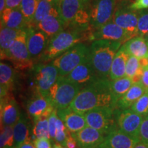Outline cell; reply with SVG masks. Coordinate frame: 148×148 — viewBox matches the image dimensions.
<instances>
[{
  "label": "cell",
  "mask_w": 148,
  "mask_h": 148,
  "mask_svg": "<svg viewBox=\"0 0 148 148\" xmlns=\"http://www.w3.org/2000/svg\"><path fill=\"white\" fill-rule=\"evenodd\" d=\"M116 103L117 100L111 88L110 79L99 78L83 87L69 107L84 114L88 111L100 107L116 109Z\"/></svg>",
  "instance_id": "obj_1"
},
{
  "label": "cell",
  "mask_w": 148,
  "mask_h": 148,
  "mask_svg": "<svg viewBox=\"0 0 148 148\" xmlns=\"http://www.w3.org/2000/svg\"><path fill=\"white\" fill-rule=\"evenodd\" d=\"M92 31H81L66 28L50 39L47 49L38 62L49 63L77 44L91 40Z\"/></svg>",
  "instance_id": "obj_2"
},
{
  "label": "cell",
  "mask_w": 148,
  "mask_h": 148,
  "mask_svg": "<svg viewBox=\"0 0 148 148\" xmlns=\"http://www.w3.org/2000/svg\"><path fill=\"white\" fill-rule=\"evenodd\" d=\"M123 44L110 40H93L89 47V59L99 78L108 79L112 61Z\"/></svg>",
  "instance_id": "obj_3"
},
{
  "label": "cell",
  "mask_w": 148,
  "mask_h": 148,
  "mask_svg": "<svg viewBox=\"0 0 148 148\" xmlns=\"http://www.w3.org/2000/svg\"><path fill=\"white\" fill-rule=\"evenodd\" d=\"M82 88V86L65 77L59 76L49 90L48 98L56 110L64 109L69 107Z\"/></svg>",
  "instance_id": "obj_4"
},
{
  "label": "cell",
  "mask_w": 148,
  "mask_h": 148,
  "mask_svg": "<svg viewBox=\"0 0 148 148\" xmlns=\"http://www.w3.org/2000/svg\"><path fill=\"white\" fill-rule=\"evenodd\" d=\"M27 28L22 29L11 46L4 60L10 61L15 69L20 71L32 69L34 62L29 55L27 45Z\"/></svg>",
  "instance_id": "obj_5"
},
{
  "label": "cell",
  "mask_w": 148,
  "mask_h": 148,
  "mask_svg": "<svg viewBox=\"0 0 148 148\" xmlns=\"http://www.w3.org/2000/svg\"><path fill=\"white\" fill-rule=\"evenodd\" d=\"M31 70L36 94L48 97L49 90L59 77L58 69L51 62H38Z\"/></svg>",
  "instance_id": "obj_6"
},
{
  "label": "cell",
  "mask_w": 148,
  "mask_h": 148,
  "mask_svg": "<svg viewBox=\"0 0 148 148\" xmlns=\"http://www.w3.org/2000/svg\"><path fill=\"white\" fill-rule=\"evenodd\" d=\"M88 54L89 47L82 42L71 47L50 62L58 69L59 76L65 77L82 63Z\"/></svg>",
  "instance_id": "obj_7"
},
{
  "label": "cell",
  "mask_w": 148,
  "mask_h": 148,
  "mask_svg": "<svg viewBox=\"0 0 148 148\" xmlns=\"http://www.w3.org/2000/svg\"><path fill=\"white\" fill-rule=\"evenodd\" d=\"M116 5V0H90L88 11L92 31L112 21Z\"/></svg>",
  "instance_id": "obj_8"
},
{
  "label": "cell",
  "mask_w": 148,
  "mask_h": 148,
  "mask_svg": "<svg viewBox=\"0 0 148 148\" xmlns=\"http://www.w3.org/2000/svg\"><path fill=\"white\" fill-rule=\"evenodd\" d=\"M115 109L108 107L94 108L84 114L87 126L91 127L108 135L118 128L114 118Z\"/></svg>",
  "instance_id": "obj_9"
},
{
  "label": "cell",
  "mask_w": 148,
  "mask_h": 148,
  "mask_svg": "<svg viewBox=\"0 0 148 148\" xmlns=\"http://www.w3.org/2000/svg\"><path fill=\"white\" fill-rule=\"evenodd\" d=\"M143 117L130 108L114 110V118L118 128L136 138H139V130Z\"/></svg>",
  "instance_id": "obj_10"
},
{
  "label": "cell",
  "mask_w": 148,
  "mask_h": 148,
  "mask_svg": "<svg viewBox=\"0 0 148 148\" xmlns=\"http://www.w3.org/2000/svg\"><path fill=\"white\" fill-rule=\"evenodd\" d=\"M138 11L132 10L130 4L116 5L112 21L134 37L138 36Z\"/></svg>",
  "instance_id": "obj_11"
},
{
  "label": "cell",
  "mask_w": 148,
  "mask_h": 148,
  "mask_svg": "<svg viewBox=\"0 0 148 148\" xmlns=\"http://www.w3.org/2000/svg\"><path fill=\"white\" fill-rule=\"evenodd\" d=\"M132 38L134 36L132 34L119 26L112 20L99 28L92 30L91 33V40H110L121 42L123 45Z\"/></svg>",
  "instance_id": "obj_12"
},
{
  "label": "cell",
  "mask_w": 148,
  "mask_h": 148,
  "mask_svg": "<svg viewBox=\"0 0 148 148\" xmlns=\"http://www.w3.org/2000/svg\"><path fill=\"white\" fill-rule=\"evenodd\" d=\"M50 38L42 31L34 27H29L27 31V45L31 58L38 62L47 49Z\"/></svg>",
  "instance_id": "obj_13"
},
{
  "label": "cell",
  "mask_w": 148,
  "mask_h": 148,
  "mask_svg": "<svg viewBox=\"0 0 148 148\" xmlns=\"http://www.w3.org/2000/svg\"><path fill=\"white\" fill-rule=\"evenodd\" d=\"M65 77L71 82L76 83L82 88L91 84L99 78L96 74L89 59V54L80 64L66 75Z\"/></svg>",
  "instance_id": "obj_14"
},
{
  "label": "cell",
  "mask_w": 148,
  "mask_h": 148,
  "mask_svg": "<svg viewBox=\"0 0 148 148\" xmlns=\"http://www.w3.org/2000/svg\"><path fill=\"white\" fill-rule=\"evenodd\" d=\"M79 148H95L99 147L107 136L101 131L86 126L79 132L72 134Z\"/></svg>",
  "instance_id": "obj_15"
},
{
  "label": "cell",
  "mask_w": 148,
  "mask_h": 148,
  "mask_svg": "<svg viewBox=\"0 0 148 148\" xmlns=\"http://www.w3.org/2000/svg\"><path fill=\"white\" fill-rule=\"evenodd\" d=\"M21 113L18 103L10 93L1 98V125L14 126Z\"/></svg>",
  "instance_id": "obj_16"
},
{
  "label": "cell",
  "mask_w": 148,
  "mask_h": 148,
  "mask_svg": "<svg viewBox=\"0 0 148 148\" xmlns=\"http://www.w3.org/2000/svg\"><path fill=\"white\" fill-rule=\"evenodd\" d=\"M139 140V138L130 136L119 128H116L107 135L99 147L101 148H134Z\"/></svg>",
  "instance_id": "obj_17"
},
{
  "label": "cell",
  "mask_w": 148,
  "mask_h": 148,
  "mask_svg": "<svg viewBox=\"0 0 148 148\" xmlns=\"http://www.w3.org/2000/svg\"><path fill=\"white\" fill-rule=\"evenodd\" d=\"M57 114L68 131L72 134H75L87 126L84 114L73 110L70 107L57 110Z\"/></svg>",
  "instance_id": "obj_18"
},
{
  "label": "cell",
  "mask_w": 148,
  "mask_h": 148,
  "mask_svg": "<svg viewBox=\"0 0 148 148\" xmlns=\"http://www.w3.org/2000/svg\"><path fill=\"white\" fill-rule=\"evenodd\" d=\"M84 0H60L59 12L65 29L72 23L79 12L88 5Z\"/></svg>",
  "instance_id": "obj_19"
},
{
  "label": "cell",
  "mask_w": 148,
  "mask_h": 148,
  "mask_svg": "<svg viewBox=\"0 0 148 148\" xmlns=\"http://www.w3.org/2000/svg\"><path fill=\"white\" fill-rule=\"evenodd\" d=\"M26 109L29 116L34 119L41 116L49 117L55 108L51 105L49 98L36 94L28 101Z\"/></svg>",
  "instance_id": "obj_20"
},
{
  "label": "cell",
  "mask_w": 148,
  "mask_h": 148,
  "mask_svg": "<svg viewBox=\"0 0 148 148\" xmlns=\"http://www.w3.org/2000/svg\"><path fill=\"white\" fill-rule=\"evenodd\" d=\"M0 17L1 25L3 26L16 29H23L29 27L19 7L14 8H5Z\"/></svg>",
  "instance_id": "obj_21"
},
{
  "label": "cell",
  "mask_w": 148,
  "mask_h": 148,
  "mask_svg": "<svg viewBox=\"0 0 148 148\" xmlns=\"http://www.w3.org/2000/svg\"><path fill=\"white\" fill-rule=\"evenodd\" d=\"M35 27L45 33L50 39L65 29L60 13L49 14L40 21Z\"/></svg>",
  "instance_id": "obj_22"
},
{
  "label": "cell",
  "mask_w": 148,
  "mask_h": 148,
  "mask_svg": "<svg viewBox=\"0 0 148 148\" xmlns=\"http://www.w3.org/2000/svg\"><path fill=\"white\" fill-rule=\"evenodd\" d=\"M13 131L16 148L25 142L32 140V128L31 129L28 119L23 112H21L19 119L13 126Z\"/></svg>",
  "instance_id": "obj_23"
},
{
  "label": "cell",
  "mask_w": 148,
  "mask_h": 148,
  "mask_svg": "<svg viewBox=\"0 0 148 148\" xmlns=\"http://www.w3.org/2000/svg\"><path fill=\"white\" fill-rule=\"evenodd\" d=\"M130 56L141 59L148 57V42L145 37L136 36L121 46Z\"/></svg>",
  "instance_id": "obj_24"
},
{
  "label": "cell",
  "mask_w": 148,
  "mask_h": 148,
  "mask_svg": "<svg viewBox=\"0 0 148 148\" xmlns=\"http://www.w3.org/2000/svg\"><path fill=\"white\" fill-rule=\"evenodd\" d=\"M145 92L146 88L140 81L134 83L126 93L117 101L116 108L121 110L130 108L133 103L137 101Z\"/></svg>",
  "instance_id": "obj_25"
},
{
  "label": "cell",
  "mask_w": 148,
  "mask_h": 148,
  "mask_svg": "<svg viewBox=\"0 0 148 148\" xmlns=\"http://www.w3.org/2000/svg\"><path fill=\"white\" fill-rule=\"evenodd\" d=\"M59 3L60 0H53V1L39 0L30 26L35 27L37 24L49 14L60 13Z\"/></svg>",
  "instance_id": "obj_26"
},
{
  "label": "cell",
  "mask_w": 148,
  "mask_h": 148,
  "mask_svg": "<svg viewBox=\"0 0 148 148\" xmlns=\"http://www.w3.org/2000/svg\"><path fill=\"white\" fill-rule=\"evenodd\" d=\"M129 56L128 53L121 47L116 52L111 65L109 75V79L110 80H114L125 76L127 61Z\"/></svg>",
  "instance_id": "obj_27"
},
{
  "label": "cell",
  "mask_w": 148,
  "mask_h": 148,
  "mask_svg": "<svg viewBox=\"0 0 148 148\" xmlns=\"http://www.w3.org/2000/svg\"><path fill=\"white\" fill-rule=\"evenodd\" d=\"M22 29H12L1 25L0 30V52H1V60L5 59V55L9 49L12 46L14 40L17 38Z\"/></svg>",
  "instance_id": "obj_28"
},
{
  "label": "cell",
  "mask_w": 148,
  "mask_h": 148,
  "mask_svg": "<svg viewBox=\"0 0 148 148\" xmlns=\"http://www.w3.org/2000/svg\"><path fill=\"white\" fill-rule=\"evenodd\" d=\"M15 71L13 68L5 62L0 63V86L5 88L9 92L14 88L15 82Z\"/></svg>",
  "instance_id": "obj_29"
},
{
  "label": "cell",
  "mask_w": 148,
  "mask_h": 148,
  "mask_svg": "<svg viewBox=\"0 0 148 148\" xmlns=\"http://www.w3.org/2000/svg\"><path fill=\"white\" fill-rule=\"evenodd\" d=\"M48 116H41L34 119V126L32 127V141L36 138H47L51 139L49 131Z\"/></svg>",
  "instance_id": "obj_30"
},
{
  "label": "cell",
  "mask_w": 148,
  "mask_h": 148,
  "mask_svg": "<svg viewBox=\"0 0 148 148\" xmlns=\"http://www.w3.org/2000/svg\"><path fill=\"white\" fill-rule=\"evenodd\" d=\"M143 67L140 64L139 59L133 56H130L127 59L125 69V77L132 79L134 83L140 81L143 75Z\"/></svg>",
  "instance_id": "obj_31"
},
{
  "label": "cell",
  "mask_w": 148,
  "mask_h": 148,
  "mask_svg": "<svg viewBox=\"0 0 148 148\" xmlns=\"http://www.w3.org/2000/svg\"><path fill=\"white\" fill-rule=\"evenodd\" d=\"M133 84L134 82L132 79L125 76L114 80H110L111 88L116 100L118 101L120 98L123 97Z\"/></svg>",
  "instance_id": "obj_32"
},
{
  "label": "cell",
  "mask_w": 148,
  "mask_h": 148,
  "mask_svg": "<svg viewBox=\"0 0 148 148\" xmlns=\"http://www.w3.org/2000/svg\"><path fill=\"white\" fill-rule=\"evenodd\" d=\"M38 1L39 0H22L19 5L20 10L29 27L34 18Z\"/></svg>",
  "instance_id": "obj_33"
},
{
  "label": "cell",
  "mask_w": 148,
  "mask_h": 148,
  "mask_svg": "<svg viewBox=\"0 0 148 148\" xmlns=\"http://www.w3.org/2000/svg\"><path fill=\"white\" fill-rule=\"evenodd\" d=\"M0 148H16L13 126L1 125Z\"/></svg>",
  "instance_id": "obj_34"
},
{
  "label": "cell",
  "mask_w": 148,
  "mask_h": 148,
  "mask_svg": "<svg viewBox=\"0 0 148 148\" xmlns=\"http://www.w3.org/2000/svg\"><path fill=\"white\" fill-rule=\"evenodd\" d=\"M130 109L136 113L145 116L148 114V90L137 101L133 103Z\"/></svg>",
  "instance_id": "obj_35"
},
{
  "label": "cell",
  "mask_w": 148,
  "mask_h": 148,
  "mask_svg": "<svg viewBox=\"0 0 148 148\" xmlns=\"http://www.w3.org/2000/svg\"><path fill=\"white\" fill-rule=\"evenodd\" d=\"M138 36H145L148 33V9L138 11Z\"/></svg>",
  "instance_id": "obj_36"
},
{
  "label": "cell",
  "mask_w": 148,
  "mask_h": 148,
  "mask_svg": "<svg viewBox=\"0 0 148 148\" xmlns=\"http://www.w3.org/2000/svg\"><path fill=\"white\" fill-rule=\"evenodd\" d=\"M67 129L60 118L58 117L56 121V132L54 140L62 146H65L67 137Z\"/></svg>",
  "instance_id": "obj_37"
},
{
  "label": "cell",
  "mask_w": 148,
  "mask_h": 148,
  "mask_svg": "<svg viewBox=\"0 0 148 148\" xmlns=\"http://www.w3.org/2000/svg\"><path fill=\"white\" fill-rule=\"evenodd\" d=\"M58 114H57V110L54 109L51 114L48 118V123H49V131L50 134L51 139L54 140L56 132V121L58 119Z\"/></svg>",
  "instance_id": "obj_38"
},
{
  "label": "cell",
  "mask_w": 148,
  "mask_h": 148,
  "mask_svg": "<svg viewBox=\"0 0 148 148\" xmlns=\"http://www.w3.org/2000/svg\"><path fill=\"white\" fill-rule=\"evenodd\" d=\"M139 139L148 144V114L143 117L139 130Z\"/></svg>",
  "instance_id": "obj_39"
},
{
  "label": "cell",
  "mask_w": 148,
  "mask_h": 148,
  "mask_svg": "<svg viewBox=\"0 0 148 148\" xmlns=\"http://www.w3.org/2000/svg\"><path fill=\"white\" fill-rule=\"evenodd\" d=\"M32 143L36 148H53L50 139L47 138H36L33 140Z\"/></svg>",
  "instance_id": "obj_40"
},
{
  "label": "cell",
  "mask_w": 148,
  "mask_h": 148,
  "mask_svg": "<svg viewBox=\"0 0 148 148\" xmlns=\"http://www.w3.org/2000/svg\"><path fill=\"white\" fill-rule=\"evenodd\" d=\"M130 8L136 11L148 9V0H135L130 3Z\"/></svg>",
  "instance_id": "obj_41"
},
{
  "label": "cell",
  "mask_w": 148,
  "mask_h": 148,
  "mask_svg": "<svg viewBox=\"0 0 148 148\" xmlns=\"http://www.w3.org/2000/svg\"><path fill=\"white\" fill-rule=\"evenodd\" d=\"M77 141L75 138L73 137V135L71 133L68 131L67 132V137H66V144L65 147L67 148H76L77 147Z\"/></svg>",
  "instance_id": "obj_42"
},
{
  "label": "cell",
  "mask_w": 148,
  "mask_h": 148,
  "mask_svg": "<svg viewBox=\"0 0 148 148\" xmlns=\"http://www.w3.org/2000/svg\"><path fill=\"white\" fill-rule=\"evenodd\" d=\"M140 82L145 86L146 90H148V66L143 68V75H142L141 79H140Z\"/></svg>",
  "instance_id": "obj_43"
},
{
  "label": "cell",
  "mask_w": 148,
  "mask_h": 148,
  "mask_svg": "<svg viewBox=\"0 0 148 148\" xmlns=\"http://www.w3.org/2000/svg\"><path fill=\"white\" fill-rule=\"evenodd\" d=\"M21 1L22 0H6V8H18Z\"/></svg>",
  "instance_id": "obj_44"
},
{
  "label": "cell",
  "mask_w": 148,
  "mask_h": 148,
  "mask_svg": "<svg viewBox=\"0 0 148 148\" xmlns=\"http://www.w3.org/2000/svg\"><path fill=\"white\" fill-rule=\"evenodd\" d=\"M16 148H36L34 147V145H33L32 140H28V141L25 142V143L21 144V145L18 146Z\"/></svg>",
  "instance_id": "obj_45"
},
{
  "label": "cell",
  "mask_w": 148,
  "mask_h": 148,
  "mask_svg": "<svg viewBox=\"0 0 148 148\" xmlns=\"http://www.w3.org/2000/svg\"><path fill=\"white\" fill-rule=\"evenodd\" d=\"M134 148H148V144L144 143V142L139 140L137 143L136 144Z\"/></svg>",
  "instance_id": "obj_46"
},
{
  "label": "cell",
  "mask_w": 148,
  "mask_h": 148,
  "mask_svg": "<svg viewBox=\"0 0 148 148\" xmlns=\"http://www.w3.org/2000/svg\"><path fill=\"white\" fill-rule=\"evenodd\" d=\"M6 8V0H0V14Z\"/></svg>",
  "instance_id": "obj_47"
},
{
  "label": "cell",
  "mask_w": 148,
  "mask_h": 148,
  "mask_svg": "<svg viewBox=\"0 0 148 148\" xmlns=\"http://www.w3.org/2000/svg\"><path fill=\"white\" fill-rule=\"evenodd\" d=\"M53 148H62V146L58 143H56L53 144Z\"/></svg>",
  "instance_id": "obj_48"
},
{
  "label": "cell",
  "mask_w": 148,
  "mask_h": 148,
  "mask_svg": "<svg viewBox=\"0 0 148 148\" xmlns=\"http://www.w3.org/2000/svg\"><path fill=\"white\" fill-rule=\"evenodd\" d=\"M144 37H145V39H146V40H147V41L148 42V33H147V34H146V35H145V36H144Z\"/></svg>",
  "instance_id": "obj_49"
},
{
  "label": "cell",
  "mask_w": 148,
  "mask_h": 148,
  "mask_svg": "<svg viewBox=\"0 0 148 148\" xmlns=\"http://www.w3.org/2000/svg\"><path fill=\"white\" fill-rule=\"evenodd\" d=\"M62 148H67V147H65V146H62Z\"/></svg>",
  "instance_id": "obj_50"
},
{
  "label": "cell",
  "mask_w": 148,
  "mask_h": 148,
  "mask_svg": "<svg viewBox=\"0 0 148 148\" xmlns=\"http://www.w3.org/2000/svg\"><path fill=\"white\" fill-rule=\"evenodd\" d=\"M84 1H89L90 0H84Z\"/></svg>",
  "instance_id": "obj_51"
},
{
  "label": "cell",
  "mask_w": 148,
  "mask_h": 148,
  "mask_svg": "<svg viewBox=\"0 0 148 148\" xmlns=\"http://www.w3.org/2000/svg\"><path fill=\"white\" fill-rule=\"evenodd\" d=\"M95 148H101L100 147H95Z\"/></svg>",
  "instance_id": "obj_52"
}]
</instances>
